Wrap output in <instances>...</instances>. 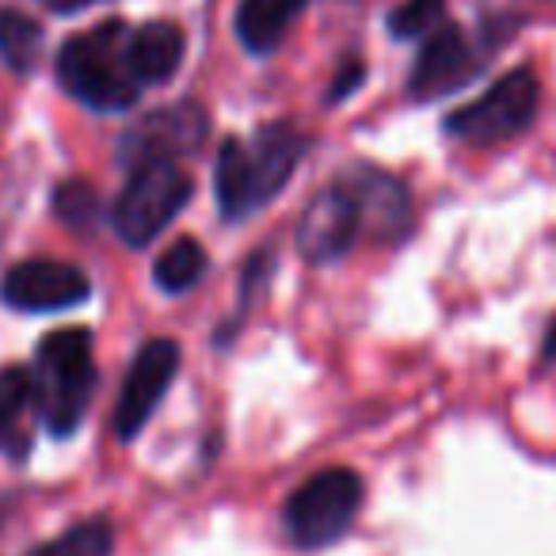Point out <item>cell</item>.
Instances as JSON below:
<instances>
[{
  "mask_svg": "<svg viewBox=\"0 0 556 556\" xmlns=\"http://www.w3.org/2000/svg\"><path fill=\"white\" fill-rule=\"evenodd\" d=\"M472 73H477V54H472L469 39L462 35V27L442 24L431 31V39L424 42L416 65H412L408 92L419 103L439 100V96L462 88Z\"/></svg>",
  "mask_w": 556,
  "mask_h": 556,
  "instance_id": "11",
  "label": "cell"
},
{
  "mask_svg": "<svg viewBox=\"0 0 556 556\" xmlns=\"http://www.w3.org/2000/svg\"><path fill=\"white\" fill-rule=\"evenodd\" d=\"M358 232H363L358 206L348 187L336 179L325 191L313 194L309 206L302 210V222H298V252L309 263H336L340 255L351 252Z\"/></svg>",
  "mask_w": 556,
  "mask_h": 556,
  "instance_id": "10",
  "label": "cell"
},
{
  "mask_svg": "<svg viewBox=\"0 0 556 556\" xmlns=\"http://www.w3.org/2000/svg\"><path fill=\"white\" fill-rule=\"evenodd\" d=\"M442 4H446V0H404L401 9L389 12V31H393L396 39H412V35L427 31V27L439 20Z\"/></svg>",
  "mask_w": 556,
  "mask_h": 556,
  "instance_id": "20",
  "label": "cell"
},
{
  "mask_svg": "<svg viewBox=\"0 0 556 556\" xmlns=\"http://www.w3.org/2000/svg\"><path fill=\"white\" fill-rule=\"evenodd\" d=\"M42 54V27L24 12H0V58L16 73H27Z\"/></svg>",
  "mask_w": 556,
  "mask_h": 556,
  "instance_id": "18",
  "label": "cell"
},
{
  "mask_svg": "<svg viewBox=\"0 0 556 556\" xmlns=\"http://www.w3.org/2000/svg\"><path fill=\"white\" fill-rule=\"evenodd\" d=\"M179 370V343L176 340H149L146 348L134 355L130 374L123 381V393L115 404V434L123 442L138 439L141 427L164 401L172 378Z\"/></svg>",
  "mask_w": 556,
  "mask_h": 556,
  "instance_id": "8",
  "label": "cell"
},
{
  "mask_svg": "<svg viewBox=\"0 0 556 556\" xmlns=\"http://www.w3.org/2000/svg\"><path fill=\"white\" fill-rule=\"evenodd\" d=\"M35 404L50 434L65 439L80 427L96 393V363L88 328H58L35 355Z\"/></svg>",
  "mask_w": 556,
  "mask_h": 556,
  "instance_id": "2",
  "label": "cell"
},
{
  "mask_svg": "<svg viewBox=\"0 0 556 556\" xmlns=\"http://www.w3.org/2000/svg\"><path fill=\"white\" fill-rule=\"evenodd\" d=\"M340 184L348 187L351 199H355L363 232H374V237L386 240V244L404 237V229H408V222H412V194L404 191L401 179H393L381 168H370V164H358L348 176H340Z\"/></svg>",
  "mask_w": 556,
  "mask_h": 556,
  "instance_id": "12",
  "label": "cell"
},
{
  "mask_svg": "<svg viewBox=\"0 0 556 556\" xmlns=\"http://www.w3.org/2000/svg\"><path fill=\"white\" fill-rule=\"evenodd\" d=\"M206 134H210V118L199 103H176V108L149 111L141 123H134L123 134V161L130 168L156 164V161L176 164V156L199 153Z\"/></svg>",
  "mask_w": 556,
  "mask_h": 556,
  "instance_id": "7",
  "label": "cell"
},
{
  "mask_svg": "<svg viewBox=\"0 0 556 556\" xmlns=\"http://www.w3.org/2000/svg\"><path fill=\"white\" fill-rule=\"evenodd\" d=\"M184 50H187L184 31L176 24L153 20V24L130 31V39H126V62H130L134 80L141 88H149L176 77V70L184 65Z\"/></svg>",
  "mask_w": 556,
  "mask_h": 556,
  "instance_id": "13",
  "label": "cell"
},
{
  "mask_svg": "<svg viewBox=\"0 0 556 556\" xmlns=\"http://www.w3.org/2000/svg\"><path fill=\"white\" fill-rule=\"evenodd\" d=\"M31 412H39L31 374L24 366L0 370V450L16 462L31 454Z\"/></svg>",
  "mask_w": 556,
  "mask_h": 556,
  "instance_id": "15",
  "label": "cell"
},
{
  "mask_svg": "<svg viewBox=\"0 0 556 556\" xmlns=\"http://www.w3.org/2000/svg\"><path fill=\"white\" fill-rule=\"evenodd\" d=\"M545 363H556V320L548 325V336H545V351H541Z\"/></svg>",
  "mask_w": 556,
  "mask_h": 556,
  "instance_id": "22",
  "label": "cell"
},
{
  "mask_svg": "<svg viewBox=\"0 0 556 556\" xmlns=\"http://www.w3.org/2000/svg\"><path fill=\"white\" fill-rule=\"evenodd\" d=\"M191 199V179L179 164L156 161L130 172L123 194L111 210V225L130 248H146L176 222V214Z\"/></svg>",
  "mask_w": 556,
  "mask_h": 556,
  "instance_id": "5",
  "label": "cell"
},
{
  "mask_svg": "<svg viewBox=\"0 0 556 556\" xmlns=\"http://www.w3.org/2000/svg\"><path fill=\"white\" fill-rule=\"evenodd\" d=\"M363 477L355 469H320L287 500L282 522L298 548H328L355 526L358 507H363Z\"/></svg>",
  "mask_w": 556,
  "mask_h": 556,
  "instance_id": "4",
  "label": "cell"
},
{
  "mask_svg": "<svg viewBox=\"0 0 556 556\" xmlns=\"http://www.w3.org/2000/svg\"><path fill=\"white\" fill-rule=\"evenodd\" d=\"M92 294V282L85 278V270H77L73 263L58 260H27L4 275L0 282V298L20 313H54V309H73Z\"/></svg>",
  "mask_w": 556,
  "mask_h": 556,
  "instance_id": "9",
  "label": "cell"
},
{
  "mask_svg": "<svg viewBox=\"0 0 556 556\" xmlns=\"http://www.w3.org/2000/svg\"><path fill=\"white\" fill-rule=\"evenodd\" d=\"M206 275V248L199 240L184 237L172 248H164V255L156 260L153 278L164 294H187L191 287H199Z\"/></svg>",
  "mask_w": 556,
  "mask_h": 556,
  "instance_id": "16",
  "label": "cell"
},
{
  "mask_svg": "<svg viewBox=\"0 0 556 556\" xmlns=\"http://www.w3.org/2000/svg\"><path fill=\"white\" fill-rule=\"evenodd\" d=\"M126 24H100L96 31L77 35L58 54V77L65 92L92 111H126L134 108L141 85L126 62Z\"/></svg>",
  "mask_w": 556,
  "mask_h": 556,
  "instance_id": "3",
  "label": "cell"
},
{
  "mask_svg": "<svg viewBox=\"0 0 556 556\" xmlns=\"http://www.w3.org/2000/svg\"><path fill=\"white\" fill-rule=\"evenodd\" d=\"M538 100L541 88L533 70H526V65L522 70H510L480 100L450 111L446 134L469 141V146H500V141H510L522 130H530L533 115H538Z\"/></svg>",
  "mask_w": 556,
  "mask_h": 556,
  "instance_id": "6",
  "label": "cell"
},
{
  "mask_svg": "<svg viewBox=\"0 0 556 556\" xmlns=\"http://www.w3.org/2000/svg\"><path fill=\"white\" fill-rule=\"evenodd\" d=\"M111 553H115V526L108 518H88V522L70 526L62 538L31 548L27 556H111Z\"/></svg>",
  "mask_w": 556,
  "mask_h": 556,
  "instance_id": "17",
  "label": "cell"
},
{
  "mask_svg": "<svg viewBox=\"0 0 556 556\" xmlns=\"http://www.w3.org/2000/svg\"><path fill=\"white\" fill-rule=\"evenodd\" d=\"M54 214L62 217L70 229H92L96 214H100V199L85 179H70L54 191Z\"/></svg>",
  "mask_w": 556,
  "mask_h": 556,
  "instance_id": "19",
  "label": "cell"
},
{
  "mask_svg": "<svg viewBox=\"0 0 556 556\" xmlns=\"http://www.w3.org/2000/svg\"><path fill=\"white\" fill-rule=\"evenodd\" d=\"M305 149L309 138L294 123H267L248 141H225L214 164V194L225 222H244L252 210L267 206L294 176Z\"/></svg>",
  "mask_w": 556,
  "mask_h": 556,
  "instance_id": "1",
  "label": "cell"
},
{
  "mask_svg": "<svg viewBox=\"0 0 556 556\" xmlns=\"http://www.w3.org/2000/svg\"><path fill=\"white\" fill-rule=\"evenodd\" d=\"M363 73H366L363 65H351V70H343L340 77H336V85H332V103H336V100H343V96L355 92V85L363 80Z\"/></svg>",
  "mask_w": 556,
  "mask_h": 556,
  "instance_id": "21",
  "label": "cell"
},
{
  "mask_svg": "<svg viewBox=\"0 0 556 556\" xmlns=\"http://www.w3.org/2000/svg\"><path fill=\"white\" fill-rule=\"evenodd\" d=\"M309 9V0H240L237 9V39L248 54L267 58L287 39L290 24Z\"/></svg>",
  "mask_w": 556,
  "mask_h": 556,
  "instance_id": "14",
  "label": "cell"
}]
</instances>
